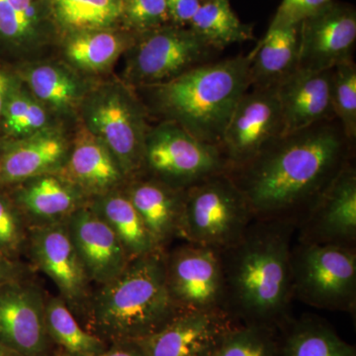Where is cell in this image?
Listing matches in <instances>:
<instances>
[{"instance_id": "1", "label": "cell", "mask_w": 356, "mask_h": 356, "mask_svg": "<svg viewBox=\"0 0 356 356\" xmlns=\"http://www.w3.org/2000/svg\"><path fill=\"white\" fill-rule=\"evenodd\" d=\"M355 142L336 118L267 143L254 158L226 170L247 199L254 220L298 228L355 158Z\"/></svg>"}, {"instance_id": "2", "label": "cell", "mask_w": 356, "mask_h": 356, "mask_svg": "<svg viewBox=\"0 0 356 356\" xmlns=\"http://www.w3.org/2000/svg\"><path fill=\"white\" fill-rule=\"evenodd\" d=\"M296 227L254 220L242 238L221 250L222 310L236 324L280 330L291 318V250Z\"/></svg>"}, {"instance_id": "3", "label": "cell", "mask_w": 356, "mask_h": 356, "mask_svg": "<svg viewBox=\"0 0 356 356\" xmlns=\"http://www.w3.org/2000/svg\"><path fill=\"white\" fill-rule=\"evenodd\" d=\"M165 252L129 261L118 276L93 289L86 329L106 343L140 341L179 313L165 278Z\"/></svg>"}, {"instance_id": "4", "label": "cell", "mask_w": 356, "mask_h": 356, "mask_svg": "<svg viewBox=\"0 0 356 356\" xmlns=\"http://www.w3.org/2000/svg\"><path fill=\"white\" fill-rule=\"evenodd\" d=\"M252 54L208 62L156 88L159 108L196 139L219 147L234 109L250 88Z\"/></svg>"}, {"instance_id": "5", "label": "cell", "mask_w": 356, "mask_h": 356, "mask_svg": "<svg viewBox=\"0 0 356 356\" xmlns=\"http://www.w3.org/2000/svg\"><path fill=\"white\" fill-rule=\"evenodd\" d=\"M254 218L247 199L226 172L184 191L177 238L224 250L238 242Z\"/></svg>"}, {"instance_id": "6", "label": "cell", "mask_w": 356, "mask_h": 356, "mask_svg": "<svg viewBox=\"0 0 356 356\" xmlns=\"http://www.w3.org/2000/svg\"><path fill=\"white\" fill-rule=\"evenodd\" d=\"M293 297L321 310L353 313L356 308V248L292 245Z\"/></svg>"}, {"instance_id": "7", "label": "cell", "mask_w": 356, "mask_h": 356, "mask_svg": "<svg viewBox=\"0 0 356 356\" xmlns=\"http://www.w3.org/2000/svg\"><path fill=\"white\" fill-rule=\"evenodd\" d=\"M226 168L219 147L201 142L172 122L147 135L142 170L173 188L186 191Z\"/></svg>"}, {"instance_id": "8", "label": "cell", "mask_w": 356, "mask_h": 356, "mask_svg": "<svg viewBox=\"0 0 356 356\" xmlns=\"http://www.w3.org/2000/svg\"><path fill=\"white\" fill-rule=\"evenodd\" d=\"M26 254L58 290L79 322L86 324L95 285L89 280L65 222L29 228Z\"/></svg>"}, {"instance_id": "9", "label": "cell", "mask_w": 356, "mask_h": 356, "mask_svg": "<svg viewBox=\"0 0 356 356\" xmlns=\"http://www.w3.org/2000/svg\"><path fill=\"white\" fill-rule=\"evenodd\" d=\"M168 292L178 311H222L221 250L184 243L165 252Z\"/></svg>"}, {"instance_id": "10", "label": "cell", "mask_w": 356, "mask_h": 356, "mask_svg": "<svg viewBox=\"0 0 356 356\" xmlns=\"http://www.w3.org/2000/svg\"><path fill=\"white\" fill-rule=\"evenodd\" d=\"M217 53L191 28L161 26L145 32L136 44L131 76L137 83L158 86L211 62Z\"/></svg>"}, {"instance_id": "11", "label": "cell", "mask_w": 356, "mask_h": 356, "mask_svg": "<svg viewBox=\"0 0 356 356\" xmlns=\"http://www.w3.org/2000/svg\"><path fill=\"white\" fill-rule=\"evenodd\" d=\"M282 133L276 86L248 90L234 109L219 145L226 170L247 163Z\"/></svg>"}, {"instance_id": "12", "label": "cell", "mask_w": 356, "mask_h": 356, "mask_svg": "<svg viewBox=\"0 0 356 356\" xmlns=\"http://www.w3.org/2000/svg\"><path fill=\"white\" fill-rule=\"evenodd\" d=\"M46 298L30 276L0 285V343L23 356H49Z\"/></svg>"}, {"instance_id": "13", "label": "cell", "mask_w": 356, "mask_h": 356, "mask_svg": "<svg viewBox=\"0 0 356 356\" xmlns=\"http://www.w3.org/2000/svg\"><path fill=\"white\" fill-rule=\"evenodd\" d=\"M355 43V7L331 0L301 22L298 67L332 70L353 60Z\"/></svg>"}, {"instance_id": "14", "label": "cell", "mask_w": 356, "mask_h": 356, "mask_svg": "<svg viewBox=\"0 0 356 356\" xmlns=\"http://www.w3.org/2000/svg\"><path fill=\"white\" fill-rule=\"evenodd\" d=\"M296 242L356 248V168L348 163L297 228Z\"/></svg>"}, {"instance_id": "15", "label": "cell", "mask_w": 356, "mask_h": 356, "mask_svg": "<svg viewBox=\"0 0 356 356\" xmlns=\"http://www.w3.org/2000/svg\"><path fill=\"white\" fill-rule=\"evenodd\" d=\"M235 324L222 311L179 312L159 331L137 341L146 356H213Z\"/></svg>"}, {"instance_id": "16", "label": "cell", "mask_w": 356, "mask_h": 356, "mask_svg": "<svg viewBox=\"0 0 356 356\" xmlns=\"http://www.w3.org/2000/svg\"><path fill=\"white\" fill-rule=\"evenodd\" d=\"M65 224L95 286L109 282L124 270L129 262L125 250L114 232L89 203L70 215Z\"/></svg>"}, {"instance_id": "17", "label": "cell", "mask_w": 356, "mask_h": 356, "mask_svg": "<svg viewBox=\"0 0 356 356\" xmlns=\"http://www.w3.org/2000/svg\"><path fill=\"white\" fill-rule=\"evenodd\" d=\"M137 108L120 95H110L91 113L97 137L113 154L126 177L142 170L145 142L142 119Z\"/></svg>"}, {"instance_id": "18", "label": "cell", "mask_w": 356, "mask_h": 356, "mask_svg": "<svg viewBox=\"0 0 356 356\" xmlns=\"http://www.w3.org/2000/svg\"><path fill=\"white\" fill-rule=\"evenodd\" d=\"M332 72L298 67L276 86L282 135L336 118L331 102Z\"/></svg>"}, {"instance_id": "19", "label": "cell", "mask_w": 356, "mask_h": 356, "mask_svg": "<svg viewBox=\"0 0 356 356\" xmlns=\"http://www.w3.org/2000/svg\"><path fill=\"white\" fill-rule=\"evenodd\" d=\"M18 185L11 198L29 228L67 221L89 203L88 196L60 173L41 175Z\"/></svg>"}, {"instance_id": "20", "label": "cell", "mask_w": 356, "mask_h": 356, "mask_svg": "<svg viewBox=\"0 0 356 356\" xmlns=\"http://www.w3.org/2000/svg\"><path fill=\"white\" fill-rule=\"evenodd\" d=\"M60 135L40 134L9 145L0 152V187L15 186L32 178L58 173L69 158Z\"/></svg>"}, {"instance_id": "21", "label": "cell", "mask_w": 356, "mask_h": 356, "mask_svg": "<svg viewBox=\"0 0 356 356\" xmlns=\"http://www.w3.org/2000/svg\"><path fill=\"white\" fill-rule=\"evenodd\" d=\"M184 191L154 177L134 180L124 191L159 250H168L177 238Z\"/></svg>"}, {"instance_id": "22", "label": "cell", "mask_w": 356, "mask_h": 356, "mask_svg": "<svg viewBox=\"0 0 356 356\" xmlns=\"http://www.w3.org/2000/svg\"><path fill=\"white\" fill-rule=\"evenodd\" d=\"M58 173L88 197L116 191L126 178L111 152L90 133L79 136Z\"/></svg>"}, {"instance_id": "23", "label": "cell", "mask_w": 356, "mask_h": 356, "mask_svg": "<svg viewBox=\"0 0 356 356\" xmlns=\"http://www.w3.org/2000/svg\"><path fill=\"white\" fill-rule=\"evenodd\" d=\"M300 26L274 16L266 36L252 51L250 88H273L298 69Z\"/></svg>"}, {"instance_id": "24", "label": "cell", "mask_w": 356, "mask_h": 356, "mask_svg": "<svg viewBox=\"0 0 356 356\" xmlns=\"http://www.w3.org/2000/svg\"><path fill=\"white\" fill-rule=\"evenodd\" d=\"M89 205L114 232L129 261L159 250L147 231L139 213L125 192L113 191L97 196Z\"/></svg>"}, {"instance_id": "25", "label": "cell", "mask_w": 356, "mask_h": 356, "mask_svg": "<svg viewBox=\"0 0 356 356\" xmlns=\"http://www.w3.org/2000/svg\"><path fill=\"white\" fill-rule=\"evenodd\" d=\"M280 331L281 356H356L355 346L316 316L291 318Z\"/></svg>"}, {"instance_id": "26", "label": "cell", "mask_w": 356, "mask_h": 356, "mask_svg": "<svg viewBox=\"0 0 356 356\" xmlns=\"http://www.w3.org/2000/svg\"><path fill=\"white\" fill-rule=\"evenodd\" d=\"M189 28L218 51L254 39V26L240 20L229 0H203Z\"/></svg>"}, {"instance_id": "27", "label": "cell", "mask_w": 356, "mask_h": 356, "mask_svg": "<svg viewBox=\"0 0 356 356\" xmlns=\"http://www.w3.org/2000/svg\"><path fill=\"white\" fill-rule=\"evenodd\" d=\"M44 317L51 343L70 356H98L108 346L81 325L58 295L47 297Z\"/></svg>"}, {"instance_id": "28", "label": "cell", "mask_w": 356, "mask_h": 356, "mask_svg": "<svg viewBox=\"0 0 356 356\" xmlns=\"http://www.w3.org/2000/svg\"><path fill=\"white\" fill-rule=\"evenodd\" d=\"M58 22L77 31H98L123 15L122 0H51Z\"/></svg>"}, {"instance_id": "29", "label": "cell", "mask_w": 356, "mask_h": 356, "mask_svg": "<svg viewBox=\"0 0 356 356\" xmlns=\"http://www.w3.org/2000/svg\"><path fill=\"white\" fill-rule=\"evenodd\" d=\"M213 356H281L280 330L235 324Z\"/></svg>"}, {"instance_id": "30", "label": "cell", "mask_w": 356, "mask_h": 356, "mask_svg": "<svg viewBox=\"0 0 356 356\" xmlns=\"http://www.w3.org/2000/svg\"><path fill=\"white\" fill-rule=\"evenodd\" d=\"M123 47L120 37L112 33L83 32L67 44V55L79 67L97 70L108 67Z\"/></svg>"}, {"instance_id": "31", "label": "cell", "mask_w": 356, "mask_h": 356, "mask_svg": "<svg viewBox=\"0 0 356 356\" xmlns=\"http://www.w3.org/2000/svg\"><path fill=\"white\" fill-rule=\"evenodd\" d=\"M331 102L334 117L344 134L355 143L356 65L353 60L332 69Z\"/></svg>"}, {"instance_id": "32", "label": "cell", "mask_w": 356, "mask_h": 356, "mask_svg": "<svg viewBox=\"0 0 356 356\" xmlns=\"http://www.w3.org/2000/svg\"><path fill=\"white\" fill-rule=\"evenodd\" d=\"M34 95L56 108H65L76 99L77 86L72 77L51 65L35 67L28 74Z\"/></svg>"}, {"instance_id": "33", "label": "cell", "mask_w": 356, "mask_h": 356, "mask_svg": "<svg viewBox=\"0 0 356 356\" xmlns=\"http://www.w3.org/2000/svg\"><path fill=\"white\" fill-rule=\"evenodd\" d=\"M38 23L33 0H0V38L20 43L32 36Z\"/></svg>"}, {"instance_id": "34", "label": "cell", "mask_w": 356, "mask_h": 356, "mask_svg": "<svg viewBox=\"0 0 356 356\" xmlns=\"http://www.w3.org/2000/svg\"><path fill=\"white\" fill-rule=\"evenodd\" d=\"M28 234L29 227L13 198L0 192V255L20 259Z\"/></svg>"}, {"instance_id": "35", "label": "cell", "mask_w": 356, "mask_h": 356, "mask_svg": "<svg viewBox=\"0 0 356 356\" xmlns=\"http://www.w3.org/2000/svg\"><path fill=\"white\" fill-rule=\"evenodd\" d=\"M4 126L8 133L16 137L38 132L47 122L44 109L21 92L9 91L4 105Z\"/></svg>"}, {"instance_id": "36", "label": "cell", "mask_w": 356, "mask_h": 356, "mask_svg": "<svg viewBox=\"0 0 356 356\" xmlns=\"http://www.w3.org/2000/svg\"><path fill=\"white\" fill-rule=\"evenodd\" d=\"M123 15L132 27L147 32L170 20L165 0H122Z\"/></svg>"}, {"instance_id": "37", "label": "cell", "mask_w": 356, "mask_h": 356, "mask_svg": "<svg viewBox=\"0 0 356 356\" xmlns=\"http://www.w3.org/2000/svg\"><path fill=\"white\" fill-rule=\"evenodd\" d=\"M329 2L331 0H282L274 16L290 22L301 23Z\"/></svg>"}, {"instance_id": "38", "label": "cell", "mask_w": 356, "mask_h": 356, "mask_svg": "<svg viewBox=\"0 0 356 356\" xmlns=\"http://www.w3.org/2000/svg\"><path fill=\"white\" fill-rule=\"evenodd\" d=\"M203 0H165L170 20L175 25L185 27L197 13Z\"/></svg>"}, {"instance_id": "39", "label": "cell", "mask_w": 356, "mask_h": 356, "mask_svg": "<svg viewBox=\"0 0 356 356\" xmlns=\"http://www.w3.org/2000/svg\"><path fill=\"white\" fill-rule=\"evenodd\" d=\"M30 274L29 266L19 259L0 255V285L20 278L27 277Z\"/></svg>"}, {"instance_id": "40", "label": "cell", "mask_w": 356, "mask_h": 356, "mask_svg": "<svg viewBox=\"0 0 356 356\" xmlns=\"http://www.w3.org/2000/svg\"><path fill=\"white\" fill-rule=\"evenodd\" d=\"M98 356H146L137 341H118L108 344Z\"/></svg>"}, {"instance_id": "41", "label": "cell", "mask_w": 356, "mask_h": 356, "mask_svg": "<svg viewBox=\"0 0 356 356\" xmlns=\"http://www.w3.org/2000/svg\"><path fill=\"white\" fill-rule=\"evenodd\" d=\"M9 89H10V83H9L8 76L3 72H0V118L3 113L4 105H6V98L8 96Z\"/></svg>"}, {"instance_id": "42", "label": "cell", "mask_w": 356, "mask_h": 356, "mask_svg": "<svg viewBox=\"0 0 356 356\" xmlns=\"http://www.w3.org/2000/svg\"><path fill=\"white\" fill-rule=\"evenodd\" d=\"M0 356H23L20 353H16L3 344L0 343Z\"/></svg>"}, {"instance_id": "43", "label": "cell", "mask_w": 356, "mask_h": 356, "mask_svg": "<svg viewBox=\"0 0 356 356\" xmlns=\"http://www.w3.org/2000/svg\"><path fill=\"white\" fill-rule=\"evenodd\" d=\"M56 356H70L69 355H67V353H64V351L60 350L58 351V353L56 355Z\"/></svg>"}]
</instances>
